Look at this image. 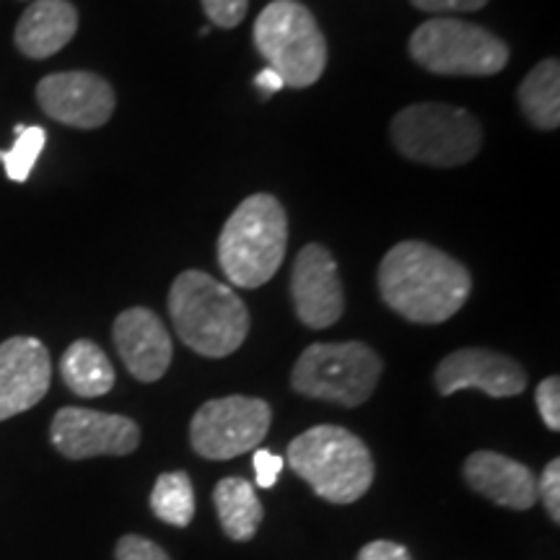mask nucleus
Masks as SVG:
<instances>
[{
	"instance_id": "20",
	"label": "nucleus",
	"mask_w": 560,
	"mask_h": 560,
	"mask_svg": "<svg viewBox=\"0 0 560 560\" xmlns=\"http://www.w3.org/2000/svg\"><path fill=\"white\" fill-rule=\"evenodd\" d=\"M524 117L540 130H556L560 125V66L558 60H542L520 86Z\"/></svg>"
},
{
	"instance_id": "12",
	"label": "nucleus",
	"mask_w": 560,
	"mask_h": 560,
	"mask_svg": "<svg viewBox=\"0 0 560 560\" xmlns=\"http://www.w3.org/2000/svg\"><path fill=\"white\" fill-rule=\"evenodd\" d=\"M37 102L47 117L79 130L102 128L117 104L109 83L86 70L45 75L37 83Z\"/></svg>"
},
{
	"instance_id": "14",
	"label": "nucleus",
	"mask_w": 560,
	"mask_h": 560,
	"mask_svg": "<svg viewBox=\"0 0 560 560\" xmlns=\"http://www.w3.org/2000/svg\"><path fill=\"white\" fill-rule=\"evenodd\" d=\"M52 382V361L37 338H11L0 342V420L32 410L47 395Z\"/></svg>"
},
{
	"instance_id": "21",
	"label": "nucleus",
	"mask_w": 560,
	"mask_h": 560,
	"mask_svg": "<svg viewBox=\"0 0 560 560\" xmlns=\"http://www.w3.org/2000/svg\"><path fill=\"white\" fill-rule=\"evenodd\" d=\"M151 511L172 527H187L195 516V490L187 472L159 475L151 490Z\"/></svg>"
},
{
	"instance_id": "25",
	"label": "nucleus",
	"mask_w": 560,
	"mask_h": 560,
	"mask_svg": "<svg viewBox=\"0 0 560 560\" xmlns=\"http://www.w3.org/2000/svg\"><path fill=\"white\" fill-rule=\"evenodd\" d=\"M115 560H172L161 545H156L149 537L140 535H125L120 537L115 548Z\"/></svg>"
},
{
	"instance_id": "8",
	"label": "nucleus",
	"mask_w": 560,
	"mask_h": 560,
	"mask_svg": "<svg viewBox=\"0 0 560 560\" xmlns=\"http://www.w3.org/2000/svg\"><path fill=\"white\" fill-rule=\"evenodd\" d=\"M410 55L436 75H495L506 68L509 47L495 34L459 19H431L410 37Z\"/></svg>"
},
{
	"instance_id": "15",
	"label": "nucleus",
	"mask_w": 560,
	"mask_h": 560,
	"mask_svg": "<svg viewBox=\"0 0 560 560\" xmlns=\"http://www.w3.org/2000/svg\"><path fill=\"white\" fill-rule=\"evenodd\" d=\"M117 353L138 382H159L172 366V335L145 306L125 310L112 327Z\"/></svg>"
},
{
	"instance_id": "19",
	"label": "nucleus",
	"mask_w": 560,
	"mask_h": 560,
	"mask_svg": "<svg viewBox=\"0 0 560 560\" xmlns=\"http://www.w3.org/2000/svg\"><path fill=\"white\" fill-rule=\"evenodd\" d=\"M60 376L79 397H102L115 387V369L107 353L91 340H75L68 346L60 361Z\"/></svg>"
},
{
	"instance_id": "18",
	"label": "nucleus",
	"mask_w": 560,
	"mask_h": 560,
	"mask_svg": "<svg viewBox=\"0 0 560 560\" xmlns=\"http://www.w3.org/2000/svg\"><path fill=\"white\" fill-rule=\"evenodd\" d=\"M221 527L234 542H247L262 524V503L255 486L244 478H223L213 490Z\"/></svg>"
},
{
	"instance_id": "5",
	"label": "nucleus",
	"mask_w": 560,
	"mask_h": 560,
	"mask_svg": "<svg viewBox=\"0 0 560 560\" xmlns=\"http://www.w3.org/2000/svg\"><path fill=\"white\" fill-rule=\"evenodd\" d=\"M255 47L285 86H312L327 68L325 34L314 13L299 0H272L257 16Z\"/></svg>"
},
{
	"instance_id": "17",
	"label": "nucleus",
	"mask_w": 560,
	"mask_h": 560,
	"mask_svg": "<svg viewBox=\"0 0 560 560\" xmlns=\"http://www.w3.org/2000/svg\"><path fill=\"white\" fill-rule=\"evenodd\" d=\"M79 32V11L68 0H34L19 19L16 47L32 60H47L60 52Z\"/></svg>"
},
{
	"instance_id": "10",
	"label": "nucleus",
	"mask_w": 560,
	"mask_h": 560,
	"mask_svg": "<svg viewBox=\"0 0 560 560\" xmlns=\"http://www.w3.org/2000/svg\"><path fill=\"white\" fill-rule=\"evenodd\" d=\"M50 441L66 459L125 457L140 444L136 420L89 408H60L50 425Z\"/></svg>"
},
{
	"instance_id": "27",
	"label": "nucleus",
	"mask_w": 560,
	"mask_h": 560,
	"mask_svg": "<svg viewBox=\"0 0 560 560\" xmlns=\"http://www.w3.org/2000/svg\"><path fill=\"white\" fill-rule=\"evenodd\" d=\"M410 3L425 13H470L486 9L488 0H410Z\"/></svg>"
},
{
	"instance_id": "28",
	"label": "nucleus",
	"mask_w": 560,
	"mask_h": 560,
	"mask_svg": "<svg viewBox=\"0 0 560 560\" xmlns=\"http://www.w3.org/2000/svg\"><path fill=\"white\" fill-rule=\"evenodd\" d=\"M280 470H283V457H278V454H272L268 450H257L255 452L257 486L272 488L280 478Z\"/></svg>"
},
{
	"instance_id": "24",
	"label": "nucleus",
	"mask_w": 560,
	"mask_h": 560,
	"mask_svg": "<svg viewBox=\"0 0 560 560\" xmlns=\"http://www.w3.org/2000/svg\"><path fill=\"white\" fill-rule=\"evenodd\" d=\"M210 24L221 26V30H234L247 16L249 0H202Z\"/></svg>"
},
{
	"instance_id": "2",
	"label": "nucleus",
	"mask_w": 560,
	"mask_h": 560,
	"mask_svg": "<svg viewBox=\"0 0 560 560\" xmlns=\"http://www.w3.org/2000/svg\"><path fill=\"white\" fill-rule=\"evenodd\" d=\"M179 340L206 359H226L249 335V312L236 291L202 270H185L170 289Z\"/></svg>"
},
{
	"instance_id": "11",
	"label": "nucleus",
	"mask_w": 560,
	"mask_h": 560,
	"mask_svg": "<svg viewBox=\"0 0 560 560\" xmlns=\"http://www.w3.org/2000/svg\"><path fill=\"white\" fill-rule=\"evenodd\" d=\"M291 299L299 322L310 330H325L342 317L346 296L330 249L322 244H306L299 252L291 270Z\"/></svg>"
},
{
	"instance_id": "13",
	"label": "nucleus",
	"mask_w": 560,
	"mask_h": 560,
	"mask_svg": "<svg viewBox=\"0 0 560 560\" xmlns=\"http://www.w3.org/2000/svg\"><path fill=\"white\" fill-rule=\"evenodd\" d=\"M436 389L444 397L462 389H480L490 397H516L527 389V374L509 355L486 348H462L436 369Z\"/></svg>"
},
{
	"instance_id": "9",
	"label": "nucleus",
	"mask_w": 560,
	"mask_h": 560,
	"mask_svg": "<svg viewBox=\"0 0 560 560\" xmlns=\"http://www.w3.org/2000/svg\"><path fill=\"white\" fill-rule=\"evenodd\" d=\"M270 423L272 410L265 400L244 395L219 397L195 412L190 444L206 459H234L257 450Z\"/></svg>"
},
{
	"instance_id": "3",
	"label": "nucleus",
	"mask_w": 560,
	"mask_h": 560,
	"mask_svg": "<svg viewBox=\"0 0 560 560\" xmlns=\"http://www.w3.org/2000/svg\"><path fill=\"white\" fill-rule=\"evenodd\" d=\"M289 244V221L272 195H249L219 236V262L229 283L260 289L276 276Z\"/></svg>"
},
{
	"instance_id": "7",
	"label": "nucleus",
	"mask_w": 560,
	"mask_h": 560,
	"mask_svg": "<svg viewBox=\"0 0 560 560\" xmlns=\"http://www.w3.org/2000/svg\"><path fill=\"white\" fill-rule=\"evenodd\" d=\"M392 140L405 159L429 166H462L478 156L480 122L467 109L425 102L397 112Z\"/></svg>"
},
{
	"instance_id": "29",
	"label": "nucleus",
	"mask_w": 560,
	"mask_h": 560,
	"mask_svg": "<svg viewBox=\"0 0 560 560\" xmlns=\"http://www.w3.org/2000/svg\"><path fill=\"white\" fill-rule=\"evenodd\" d=\"M355 560H412V558H410V550L400 542L374 540V542L363 545L359 558Z\"/></svg>"
},
{
	"instance_id": "6",
	"label": "nucleus",
	"mask_w": 560,
	"mask_h": 560,
	"mask_svg": "<svg viewBox=\"0 0 560 560\" xmlns=\"http://www.w3.org/2000/svg\"><path fill=\"white\" fill-rule=\"evenodd\" d=\"M382 369L380 353L363 342H314L299 355L291 387L312 400L359 408L374 395Z\"/></svg>"
},
{
	"instance_id": "16",
	"label": "nucleus",
	"mask_w": 560,
	"mask_h": 560,
	"mask_svg": "<svg viewBox=\"0 0 560 560\" xmlns=\"http://www.w3.org/2000/svg\"><path fill=\"white\" fill-rule=\"evenodd\" d=\"M467 486L490 503L514 511H529L537 503V478L522 462L499 452H475L467 457Z\"/></svg>"
},
{
	"instance_id": "30",
	"label": "nucleus",
	"mask_w": 560,
	"mask_h": 560,
	"mask_svg": "<svg viewBox=\"0 0 560 560\" xmlns=\"http://www.w3.org/2000/svg\"><path fill=\"white\" fill-rule=\"evenodd\" d=\"M255 86L262 91L265 94V100H268V96H272V94H278L280 89L285 86L283 83V79H280V75L276 73V70H272L270 66L265 68V70H260V73H257V79H255Z\"/></svg>"
},
{
	"instance_id": "1",
	"label": "nucleus",
	"mask_w": 560,
	"mask_h": 560,
	"mask_svg": "<svg viewBox=\"0 0 560 560\" xmlns=\"http://www.w3.org/2000/svg\"><path fill=\"white\" fill-rule=\"evenodd\" d=\"M380 293L392 312L416 325H441L470 299L472 278L462 262L425 242L395 244L380 265Z\"/></svg>"
},
{
	"instance_id": "22",
	"label": "nucleus",
	"mask_w": 560,
	"mask_h": 560,
	"mask_svg": "<svg viewBox=\"0 0 560 560\" xmlns=\"http://www.w3.org/2000/svg\"><path fill=\"white\" fill-rule=\"evenodd\" d=\"M16 140L9 151H0V164L11 182H26L47 143V132L39 125H16Z\"/></svg>"
},
{
	"instance_id": "26",
	"label": "nucleus",
	"mask_w": 560,
	"mask_h": 560,
	"mask_svg": "<svg viewBox=\"0 0 560 560\" xmlns=\"http://www.w3.org/2000/svg\"><path fill=\"white\" fill-rule=\"evenodd\" d=\"M537 410L545 420L550 431H560V380L558 376H548L540 382V387L535 392Z\"/></svg>"
},
{
	"instance_id": "4",
	"label": "nucleus",
	"mask_w": 560,
	"mask_h": 560,
	"mask_svg": "<svg viewBox=\"0 0 560 560\" xmlns=\"http://www.w3.org/2000/svg\"><path fill=\"white\" fill-rule=\"evenodd\" d=\"M291 470L330 503H355L369 493L376 467L366 444L340 425H314L289 446Z\"/></svg>"
},
{
	"instance_id": "23",
	"label": "nucleus",
	"mask_w": 560,
	"mask_h": 560,
	"mask_svg": "<svg viewBox=\"0 0 560 560\" xmlns=\"http://www.w3.org/2000/svg\"><path fill=\"white\" fill-rule=\"evenodd\" d=\"M537 499L545 503L552 524H560V459H550L537 478Z\"/></svg>"
}]
</instances>
